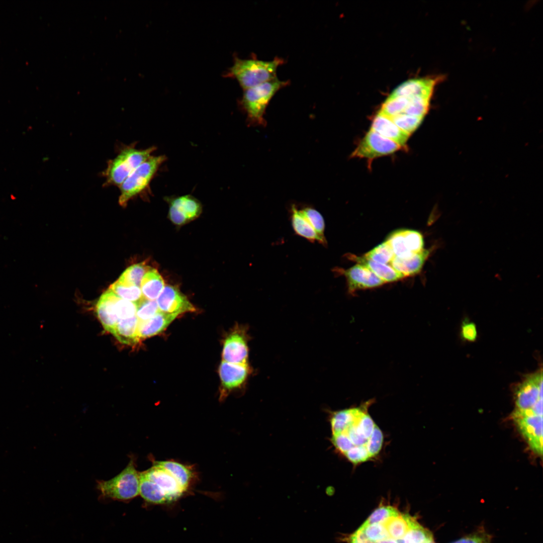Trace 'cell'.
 Instances as JSON below:
<instances>
[{"mask_svg":"<svg viewBox=\"0 0 543 543\" xmlns=\"http://www.w3.org/2000/svg\"><path fill=\"white\" fill-rule=\"evenodd\" d=\"M168 201L169 218L176 225L184 224L198 217L201 213L200 202L191 195L168 199Z\"/></svg>","mask_w":543,"mask_h":543,"instance_id":"30bf717a","label":"cell"},{"mask_svg":"<svg viewBox=\"0 0 543 543\" xmlns=\"http://www.w3.org/2000/svg\"><path fill=\"white\" fill-rule=\"evenodd\" d=\"M416 520L407 514L400 513L383 522L388 532V537L401 539L414 524Z\"/></svg>","mask_w":543,"mask_h":543,"instance_id":"44dd1931","label":"cell"},{"mask_svg":"<svg viewBox=\"0 0 543 543\" xmlns=\"http://www.w3.org/2000/svg\"><path fill=\"white\" fill-rule=\"evenodd\" d=\"M432 538L431 532L416 521L400 539V543H425Z\"/></svg>","mask_w":543,"mask_h":543,"instance_id":"4dcf8cb0","label":"cell"},{"mask_svg":"<svg viewBox=\"0 0 543 543\" xmlns=\"http://www.w3.org/2000/svg\"><path fill=\"white\" fill-rule=\"evenodd\" d=\"M409 98L390 95L383 103L380 113L391 118L404 113Z\"/></svg>","mask_w":543,"mask_h":543,"instance_id":"f546056e","label":"cell"},{"mask_svg":"<svg viewBox=\"0 0 543 543\" xmlns=\"http://www.w3.org/2000/svg\"><path fill=\"white\" fill-rule=\"evenodd\" d=\"M138 324V319L136 316L130 318L119 319L111 333L121 343L135 344L139 340L137 332Z\"/></svg>","mask_w":543,"mask_h":543,"instance_id":"ffe728a7","label":"cell"},{"mask_svg":"<svg viewBox=\"0 0 543 543\" xmlns=\"http://www.w3.org/2000/svg\"><path fill=\"white\" fill-rule=\"evenodd\" d=\"M149 268L145 262L133 264L122 273L118 281L126 285L140 288L142 279Z\"/></svg>","mask_w":543,"mask_h":543,"instance_id":"4316f807","label":"cell"},{"mask_svg":"<svg viewBox=\"0 0 543 543\" xmlns=\"http://www.w3.org/2000/svg\"><path fill=\"white\" fill-rule=\"evenodd\" d=\"M164 288V281L159 273L156 269L150 267L143 276L140 285L143 297L154 300Z\"/></svg>","mask_w":543,"mask_h":543,"instance_id":"603a6c76","label":"cell"},{"mask_svg":"<svg viewBox=\"0 0 543 543\" xmlns=\"http://www.w3.org/2000/svg\"><path fill=\"white\" fill-rule=\"evenodd\" d=\"M439 78H426L407 80L399 85L391 94L393 96L411 98L423 96L431 98Z\"/></svg>","mask_w":543,"mask_h":543,"instance_id":"2e32d148","label":"cell"},{"mask_svg":"<svg viewBox=\"0 0 543 543\" xmlns=\"http://www.w3.org/2000/svg\"><path fill=\"white\" fill-rule=\"evenodd\" d=\"M401 148L397 143L370 129L351 154L352 157L372 160Z\"/></svg>","mask_w":543,"mask_h":543,"instance_id":"ba28073f","label":"cell"},{"mask_svg":"<svg viewBox=\"0 0 543 543\" xmlns=\"http://www.w3.org/2000/svg\"><path fill=\"white\" fill-rule=\"evenodd\" d=\"M346 458L355 464L363 463L371 458L366 447H354L350 448L344 455Z\"/></svg>","mask_w":543,"mask_h":543,"instance_id":"b9f144b4","label":"cell"},{"mask_svg":"<svg viewBox=\"0 0 543 543\" xmlns=\"http://www.w3.org/2000/svg\"><path fill=\"white\" fill-rule=\"evenodd\" d=\"M400 539H395L390 537H387L386 539L375 542L374 543H400Z\"/></svg>","mask_w":543,"mask_h":543,"instance_id":"bcb514c9","label":"cell"},{"mask_svg":"<svg viewBox=\"0 0 543 543\" xmlns=\"http://www.w3.org/2000/svg\"><path fill=\"white\" fill-rule=\"evenodd\" d=\"M348 291L352 293L356 290L380 286L385 282L366 266L357 264L344 270Z\"/></svg>","mask_w":543,"mask_h":543,"instance_id":"5bb4252c","label":"cell"},{"mask_svg":"<svg viewBox=\"0 0 543 543\" xmlns=\"http://www.w3.org/2000/svg\"><path fill=\"white\" fill-rule=\"evenodd\" d=\"M140 472L134 457L119 474L108 480L97 481V489L105 498L120 501L132 499L139 495Z\"/></svg>","mask_w":543,"mask_h":543,"instance_id":"277c9868","label":"cell"},{"mask_svg":"<svg viewBox=\"0 0 543 543\" xmlns=\"http://www.w3.org/2000/svg\"><path fill=\"white\" fill-rule=\"evenodd\" d=\"M291 211L292 225L295 232L310 242L318 241L316 232L301 210L298 209L295 205H293Z\"/></svg>","mask_w":543,"mask_h":543,"instance_id":"484cf974","label":"cell"},{"mask_svg":"<svg viewBox=\"0 0 543 543\" xmlns=\"http://www.w3.org/2000/svg\"><path fill=\"white\" fill-rule=\"evenodd\" d=\"M135 144L125 145L117 155L108 161L103 172L105 186H119L143 162L148 159L156 147L138 149Z\"/></svg>","mask_w":543,"mask_h":543,"instance_id":"7a4b0ae2","label":"cell"},{"mask_svg":"<svg viewBox=\"0 0 543 543\" xmlns=\"http://www.w3.org/2000/svg\"><path fill=\"white\" fill-rule=\"evenodd\" d=\"M137 305L136 317L139 321L147 320L159 311L156 301L148 300L144 297Z\"/></svg>","mask_w":543,"mask_h":543,"instance_id":"8d00e7d4","label":"cell"},{"mask_svg":"<svg viewBox=\"0 0 543 543\" xmlns=\"http://www.w3.org/2000/svg\"><path fill=\"white\" fill-rule=\"evenodd\" d=\"M383 442V433L380 428L376 425L367 445V450L371 458L379 453L382 447Z\"/></svg>","mask_w":543,"mask_h":543,"instance_id":"60d3db41","label":"cell"},{"mask_svg":"<svg viewBox=\"0 0 543 543\" xmlns=\"http://www.w3.org/2000/svg\"><path fill=\"white\" fill-rule=\"evenodd\" d=\"M425 543H435L433 537L427 540Z\"/></svg>","mask_w":543,"mask_h":543,"instance_id":"7dc6e473","label":"cell"},{"mask_svg":"<svg viewBox=\"0 0 543 543\" xmlns=\"http://www.w3.org/2000/svg\"><path fill=\"white\" fill-rule=\"evenodd\" d=\"M390 118L400 129L410 135L420 125L423 118L402 113Z\"/></svg>","mask_w":543,"mask_h":543,"instance_id":"d590c367","label":"cell"},{"mask_svg":"<svg viewBox=\"0 0 543 543\" xmlns=\"http://www.w3.org/2000/svg\"><path fill=\"white\" fill-rule=\"evenodd\" d=\"M461 336L463 340L468 342L476 341L478 332L475 324L468 319H465L461 325Z\"/></svg>","mask_w":543,"mask_h":543,"instance_id":"7bdbcfd3","label":"cell"},{"mask_svg":"<svg viewBox=\"0 0 543 543\" xmlns=\"http://www.w3.org/2000/svg\"><path fill=\"white\" fill-rule=\"evenodd\" d=\"M399 511L391 506H382L375 509L364 523L366 524L381 523L389 518L398 515Z\"/></svg>","mask_w":543,"mask_h":543,"instance_id":"74e56055","label":"cell"},{"mask_svg":"<svg viewBox=\"0 0 543 543\" xmlns=\"http://www.w3.org/2000/svg\"><path fill=\"white\" fill-rule=\"evenodd\" d=\"M513 418L529 446L536 454H542V415L531 410L514 412Z\"/></svg>","mask_w":543,"mask_h":543,"instance_id":"52a82bcc","label":"cell"},{"mask_svg":"<svg viewBox=\"0 0 543 543\" xmlns=\"http://www.w3.org/2000/svg\"><path fill=\"white\" fill-rule=\"evenodd\" d=\"M366 258L383 264L390 263L395 255L386 241L380 244L364 255Z\"/></svg>","mask_w":543,"mask_h":543,"instance_id":"d6a6232c","label":"cell"},{"mask_svg":"<svg viewBox=\"0 0 543 543\" xmlns=\"http://www.w3.org/2000/svg\"><path fill=\"white\" fill-rule=\"evenodd\" d=\"M371 403L367 402L365 405L358 407L351 408L335 412L330 420L333 434L344 431L358 416L365 408Z\"/></svg>","mask_w":543,"mask_h":543,"instance_id":"7402d4cb","label":"cell"},{"mask_svg":"<svg viewBox=\"0 0 543 543\" xmlns=\"http://www.w3.org/2000/svg\"><path fill=\"white\" fill-rule=\"evenodd\" d=\"M451 543H490L487 535L475 533L465 536Z\"/></svg>","mask_w":543,"mask_h":543,"instance_id":"ee69618b","label":"cell"},{"mask_svg":"<svg viewBox=\"0 0 543 543\" xmlns=\"http://www.w3.org/2000/svg\"><path fill=\"white\" fill-rule=\"evenodd\" d=\"M431 250H422L405 257L395 256L391 261V266L404 277L418 274L422 269Z\"/></svg>","mask_w":543,"mask_h":543,"instance_id":"ac0fdd59","label":"cell"},{"mask_svg":"<svg viewBox=\"0 0 543 543\" xmlns=\"http://www.w3.org/2000/svg\"><path fill=\"white\" fill-rule=\"evenodd\" d=\"M156 303L160 311L178 315L195 311L188 298L174 286L167 285L158 296Z\"/></svg>","mask_w":543,"mask_h":543,"instance_id":"7c38bea8","label":"cell"},{"mask_svg":"<svg viewBox=\"0 0 543 543\" xmlns=\"http://www.w3.org/2000/svg\"><path fill=\"white\" fill-rule=\"evenodd\" d=\"M408 98L409 103L403 113L423 118L429 109L431 98L416 96Z\"/></svg>","mask_w":543,"mask_h":543,"instance_id":"1f68e13d","label":"cell"},{"mask_svg":"<svg viewBox=\"0 0 543 543\" xmlns=\"http://www.w3.org/2000/svg\"><path fill=\"white\" fill-rule=\"evenodd\" d=\"M110 289L119 298L137 303L143 298L140 287L123 284L118 280L111 285Z\"/></svg>","mask_w":543,"mask_h":543,"instance_id":"83f0119b","label":"cell"},{"mask_svg":"<svg viewBox=\"0 0 543 543\" xmlns=\"http://www.w3.org/2000/svg\"><path fill=\"white\" fill-rule=\"evenodd\" d=\"M371 130L397 143L401 147L406 145L410 135L400 129L392 120L380 112L374 118Z\"/></svg>","mask_w":543,"mask_h":543,"instance_id":"e0dca14e","label":"cell"},{"mask_svg":"<svg viewBox=\"0 0 543 543\" xmlns=\"http://www.w3.org/2000/svg\"><path fill=\"white\" fill-rule=\"evenodd\" d=\"M165 159L164 155L151 156L124 181L119 187V203L121 206H126L130 200L148 189L150 182Z\"/></svg>","mask_w":543,"mask_h":543,"instance_id":"5b68a950","label":"cell"},{"mask_svg":"<svg viewBox=\"0 0 543 543\" xmlns=\"http://www.w3.org/2000/svg\"><path fill=\"white\" fill-rule=\"evenodd\" d=\"M137 305L136 303L118 298L116 302V311L119 319L130 318L136 316Z\"/></svg>","mask_w":543,"mask_h":543,"instance_id":"ab89813d","label":"cell"},{"mask_svg":"<svg viewBox=\"0 0 543 543\" xmlns=\"http://www.w3.org/2000/svg\"><path fill=\"white\" fill-rule=\"evenodd\" d=\"M352 257L358 264L364 265L369 268L381 280L386 282L397 281L404 277L396 271L391 265L383 264L366 258L364 256Z\"/></svg>","mask_w":543,"mask_h":543,"instance_id":"cb8c5ba5","label":"cell"},{"mask_svg":"<svg viewBox=\"0 0 543 543\" xmlns=\"http://www.w3.org/2000/svg\"><path fill=\"white\" fill-rule=\"evenodd\" d=\"M542 399V370L527 376L516 386L515 391V412L531 409Z\"/></svg>","mask_w":543,"mask_h":543,"instance_id":"8992f818","label":"cell"},{"mask_svg":"<svg viewBox=\"0 0 543 543\" xmlns=\"http://www.w3.org/2000/svg\"><path fill=\"white\" fill-rule=\"evenodd\" d=\"M142 473L160 488L167 503L176 500L185 492L173 476L155 462L151 468Z\"/></svg>","mask_w":543,"mask_h":543,"instance_id":"8fae6325","label":"cell"},{"mask_svg":"<svg viewBox=\"0 0 543 543\" xmlns=\"http://www.w3.org/2000/svg\"><path fill=\"white\" fill-rule=\"evenodd\" d=\"M403 234L406 247L410 252L416 253L423 249V238L420 232L414 230L403 229Z\"/></svg>","mask_w":543,"mask_h":543,"instance_id":"f35d334b","label":"cell"},{"mask_svg":"<svg viewBox=\"0 0 543 543\" xmlns=\"http://www.w3.org/2000/svg\"><path fill=\"white\" fill-rule=\"evenodd\" d=\"M285 63V59L279 57L269 61L255 56L245 59L235 57L227 75L236 79L245 90L277 77L278 68Z\"/></svg>","mask_w":543,"mask_h":543,"instance_id":"6da1fadb","label":"cell"},{"mask_svg":"<svg viewBox=\"0 0 543 543\" xmlns=\"http://www.w3.org/2000/svg\"><path fill=\"white\" fill-rule=\"evenodd\" d=\"M177 316L159 311L147 320H138L137 332L139 339L150 337L161 332Z\"/></svg>","mask_w":543,"mask_h":543,"instance_id":"d6986e66","label":"cell"},{"mask_svg":"<svg viewBox=\"0 0 543 543\" xmlns=\"http://www.w3.org/2000/svg\"><path fill=\"white\" fill-rule=\"evenodd\" d=\"M118 297L110 289L103 293L96 305L97 314L105 329L112 333L119 319L116 311Z\"/></svg>","mask_w":543,"mask_h":543,"instance_id":"9a60e30c","label":"cell"},{"mask_svg":"<svg viewBox=\"0 0 543 543\" xmlns=\"http://www.w3.org/2000/svg\"><path fill=\"white\" fill-rule=\"evenodd\" d=\"M348 543H370L361 531L358 529L348 538Z\"/></svg>","mask_w":543,"mask_h":543,"instance_id":"f6af8a7d","label":"cell"},{"mask_svg":"<svg viewBox=\"0 0 543 543\" xmlns=\"http://www.w3.org/2000/svg\"><path fill=\"white\" fill-rule=\"evenodd\" d=\"M247 334L244 329L237 327L226 338L222 351L223 360L238 364H248Z\"/></svg>","mask_w":543,"mask_h":543,"instance_id":"9c48e42d","label":"cell"},{"mask_svg":"<svg viewBox=\"0 0 543 543\" xmlns=\"http://www.w3.org/2000/svg\"><path fill=\"white\" fill-rule=\"evenodd\" d=\"M250 371L248 364H233L223 360L219 369L222 384L221 399H224L230 391L241 386Z\"/></svg>","mask_w":543,"mask_h":543,"instance_id":"4fadbf2b","label":"cell"},{"mask_svg":"<svg viewBox=\"0 0 543 543\" xmlns=\"http://www.w3.org/2000/svg\"><path fill=\"white\" fill-rule=\"evenodd\" d=\"M386 241L389 244L396 256L405 257L413 253L407 249L403 234V229L396 230L391 233Z\"/></svg>","mask_w":543,"mask_h":543,"instance_id":"836d02e7","label":"cell"},{"mask_svg":"<svg viewBox=\"0 0 543 543\" xmlns=\"http://www.w3.org/2000/svg\"><path fill=\"white\" fill-rule=\"evenodd\" d=\"M155 462L170 473L185 491L188 489L194 478V473L190 467L174 461Z\"/></svg>","mask_w":543,"mask_h":543,"instance_id":"d4e9b609","label":"cell"},{"mask_svg":"<svg viewBox=\"0 0 543 543\" xmlns=\"http://www.w3.org/2000/svg\"><path fill=\"white\" fill-rule=\"evenodd\" d=\"M316 232L318 241L323 245H326L324 236L325 222L322 215L316 209L307 207L301 210Z\"/></svg>","mask_w":543,"mask_h":543,"instance_id":"f1b7e54d","label":"cell"},{"mask_svg":"<svg viewBox=\"0 0 543 543\" xmlns=\"http://www.w3.org/2000/svg\"><path fill=\"white\" fill-rule=\"evenodd\" d=\"M370 543L386 539L388 537V532L383 523L363 524L358 528Z\"/></svg>","mask_w":543,"mask_h":543,"instance_id":"e575fe53","label":"cell"},{"mask_svg":"<svg viewBox=\"0 0 543 543\" xmlns=\"http://www.w3.org/2000/svg\"><path fill=\"white\" fill-rule=\"evenodd\" d=\"M290 83L289 80H281L278 77L243 90L240 104L247 115L250 125L264 126V116L266 109L274 96Z\"/></svg>","mask_w":543,"mask_h":543,"instance_id":"3957f363","label":"cell"}]
</instances>
